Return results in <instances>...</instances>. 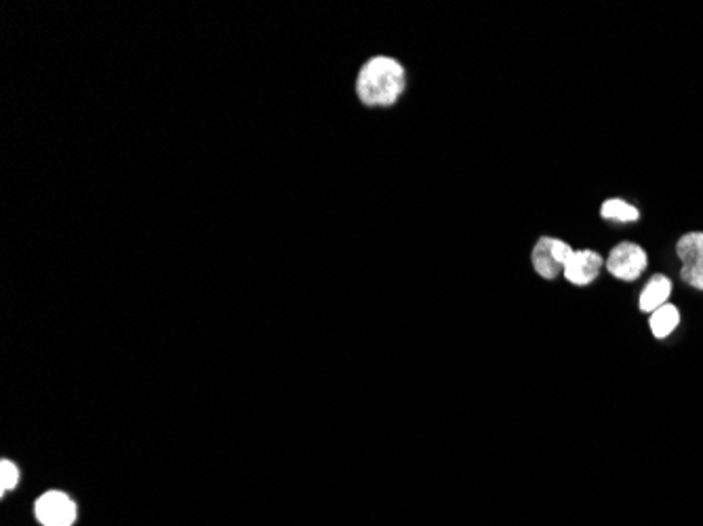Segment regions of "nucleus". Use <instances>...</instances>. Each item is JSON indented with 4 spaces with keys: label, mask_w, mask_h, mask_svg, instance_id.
Instances as JSON below:
<instances>
[{
    "label": "nucleus",
    "mask_w": 703,
    "mask_h": 526,
    "mask_svg": "<svg viewBox=\"0 0 703 526\" xmlns=\"http://www.w3.org/2000/svg\"><path fill=\"white\" fill-rule=\"evenodd\" d=\"M403 91L405 68L396 59L379 55L360 68L356 93L365 106H392Z\"/></svg>",
    "instance_id": "f257e3e1"
},
{
    "label": "nucleus",
    "mask_w": 703,
    "mask_h": 526,
    "mask_svg": "<svg viewBox=\"0 0 703 526\" xmlns=\"http://www.w3.org/2000/svg\"><path fill=\"white\" fill-rule=\"evenodd\" d=\"M676 253L682 261L680 278L693 289L703 291V232L682 236L676 245Z\"/></svg>",
    "instance_id": "f03ea898"
},
{
    "label": "nucleus",
    "mask_w": 703,
    "mask_h": 526,
    "mask_svg": "<svg viewBox=\"0 0 703 526\" xmlns=\"http://www.w3.org/2000/svg\"><path fill=\"white\" fill-rule=\"evenodd\" d=\"M647 263V253L638 245H634V242H621L611 251L607 259V270L619 280L632 282L647 270Z\"/></svg>",
    "instance_id": "7ed1b4c3"
},
{
    "label": "nucleus",
    "mask_w": 703,
    "mask_h": 526,
    "mask_svg": "<svg viewBox=\"0 0 703 526\" xmlns=\"http://www.w3.org/2000/svg\"><path fill=\"white\" fill-rule=\"evenodd\" d=\"M36 518L43 526H72L76 503L62 491H49L36 501Z\"/></svg>",
    "instance_id": "20e7f679"
},
{
    "label": "nucleus",
    "mask_w": 703,
    "mask_h": 526,
    "mask_svg": "<svg viewBox=\"0 0 703 526\" xmlns=\"http://www.w3.org/2000/svg\"><path fill=\"white\" fill-rule=\"evenodd\" d=\"M602 268V257L594 251H575L565 263V278L577 287H586L596 280Z\"/></svg>",
    "instance_id": "39448f33"
},
{
    "label": "nucleus",
    "mask_w": 703,
    "mask_h": 526,
    "mask_svg": "<svg viewBox=\"0 0 703 526\" xmlns=\"http://www.w3.org/2000/svg\"><path fill=\"white\" fill-rule=\"evenodd\" d=\"M670 295H672V280L664 274H657L649 280V285L640 295V310L653 314L661 306H666Z\"/></svg>",
    "instance_id": "423d86ee"
},
{
    "label": "nucleus",
    "mask_w": 703,
    "mask_h": 526,
    "mask_svg": "<svg viewBox=\"0 0 703 526\" xmlns=\"http://www.w3.org/2000/svg\"><path fill=\"white\" fill-rule=\"evenodd\" d=\"M533 268L537 270V274L546 280H554L562 266L556 261L554 253H552V238L544 236L537 240V245L533 249Z\"/></svg>",
    "instance_id": "0eeeda50"
},
{
    "label": "nucleus",
    "mask_w": 703,
    "mask_h": 526,
    "mask_svg": "<svg viewBox=\"0 0 703 526\" xmlns=\"http://www.w3.org/2000/svg\"><path fill=\"white\" fill-rule=\"evenodd\" d=\"M678 322H680L678 310L672 306V303H666V306H661L651 314V331L657 339H664L678 327Z\"/></svg>",
    "instance_id": "6e6552de"
},
{
    "label": "nucleus",
    "mask_w": 703,
    "mask_h": 526,
    "mask_svg": "<svg viewBox=\"0 0 703 526\" xmlns=\"http://www.w3.org/2000/svg\"><path fill=\"white\" fill-rule=\"evenodd\" d=\"M600 215L605 217V219L624 221V224H630V221H638V217H640V213H638V209H636V207L628 205V202L619 200V198L607 200L605 205L600 207Z\"/></svg>",
    "instance_id": "1a4fd4ad"
},
{
    "label": "nucleus",
    "mask_w": 703,
    "mask_h": 526,
    "mask_svg": "<svg viewBox=\"0 0 703 526\" xmlns=\"http://www.w3.org/2000/svg\"><path fill=\"white\" fill-rule=\"evenodd\" d=\"M17 482H19L17 465L9 459H3V463H0V491H3V495H5L7 491L17 487Z\"/></svg>",
    "instance_id": "9d476101"
},
{
    "label": "nucleus",
    "mask_w": 703,
    "mask_h": 526,
    "mask_svg": "<svg viewBox=\"0 0 703 526\" xmlns=\"http://www.w3.org/2000/svg\"><path fill=\"white\" fill-rule=\"evenodd\" d=\"M552 253H554V257H556V261L560 263V266L565 268V263L569 261V257H571L575 251L567 245V242H562V240H558V238H552Z\"/></svg>",
    "instance_id": "9b49d317"
}]
</instances>
